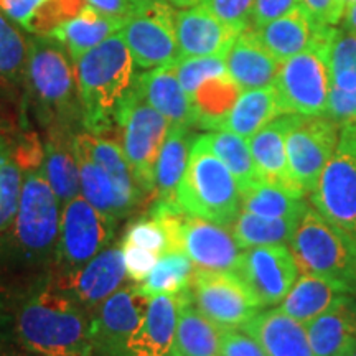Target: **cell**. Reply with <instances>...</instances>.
<instances>
[{
	"label": "cell",
	"instance_id": "obj_27",
	"mask_svg": "<svg viewBox=\"0 0 356 356\" xmlns=\"http://www.w3.org/2000/svg\"><path fill=\"white\" fill-rule=\"evenodd\" d=\"M122 19L102 13L91 6H84L76 15L56 25L47 37L55 38L66 48L73 61L84 53L121 32Z\"/></svg>",
	"mask_w": 356,
	"mask_h": 356
},
{
	"label": "cell",
	"instance_id": "obj_46",
	"mask_svg": "<svg viewBox=\"0 0 356 356\" xmlns=\"http://www.w3.org/2000/svg\"><path fill=\"white\" fill-rule=\"evenodd\" d=\"M121 248L124 262H126L127 279L132 280L134 284H140L150 274L154 266L157 264L160 256L155 254V252L147 251V249H142L127 243H121Z\"/></svg>",
	"mask_w": 356,
	"mask_h": 356
},
{
	"label": "cell",
	"instance_id": "obj_3",
	"mask_svg": "<svg viewBox=\"0 0 356 356\" xmlns=\"http://www.w3.org/2000/svg\"><path fill=\"white\" fill-rule=\"evenodd\" d=\"M83 126L92 134L111 131L115 114L136 83V63L118 35L74 61Z\"/></svg>",
	"mask_w": 356,
	"mask_h": 356
},
{
	"label": "cell",
	"instance_id": "obj_14",
	"mask_svg": "<svg viewBox=\"0 0 356 356\" xmlns=\"http://www.w3.org/2000/svg\"><path fill=\"white\" fill-rule=\"evenodd\" d=\"M234 274L246 284L261 307H273L286 299L299 277V266L286 244H269L241 252Z\"/></svg>",
	"mask_w": 356,
	"mask_h": 356
},
{
	"label": "cell",
	"instance_id": "obj_32",
	"mask_svg": "<svg viewBox=\"0 0 356 356\" xmlns=\"http://www.w3.org/2000/svg\"><path fill=\"white\" fill-rule=\"evenodd\" d=\"M279 115H282V109L273 84L248 89L236 99L220 131H229L249 140Z\"/></svg>",
	"mask_w": 356,
	"mask_h": 356
},
{
	"label": "cell",
	"instance_id": "obj_52",
	"mask_svg": "<svg viewBox=\"0 0 356 356\" xmlns=\"http://www.w3.org/2000/svg\"><path fill=\"white\" fill-rule=\"evenodd\" d=\"M167 2L175 8H188V7L198 6V3H202L203 0H167Z\"/></svg>",
	"mask_w": 356,
	"mask_h": 356
},
{
	"label": "cell",
	"instance_id": "obj_53",
	"mask_svg": "<svg viewBox=\"0 0 356 356\" xmlns=\"http://www.w3.org/2000/svg\"><path fill=\"white\" fill-rule=\"evenodd\" d=\"M6 307H7V299H6V296L2 293V291H0V314L6 310Z\"/></svg>",
	"mask_w": 356,
	"mask_h": 356
},
{
	"label": "cell",
	"instance_id": "obj_5",
	"mask_svg": "<svg viewBox=\"0 0 356 356\" xmlns=\"http://www.w3.org/2000/svg\"><path fill=\"white\" fill-rule=\"evenodd\" d=\"M291 251L304 273L356 297V238L325 220L310 204L292 236Z\"/></svg>",
	"mask_w": 356,
	"mask_h": 356
},
{
	"label": "cell",
	"instance_id": "obj_10",
	"mask_svg": "<svg viewBox=\"0 0 356 356\" xmlns=\"http://www.w3.org/2000/svg\"><path fill=\"white\" fill-rule=\"evenodd\" d=\"M119 37L126 43L137 68L172 66L180 60L175 10L167 0H147L124 20Z\"/></svg>",
	"mask_w": 356,
	"mask_h": 356
},
{
	"label": "cell",
	"instance_id": "obj_15",
	"mask_svg": "<svg viewBox=\"0 0 356 356\" xmlns=\"http://www.w3.org/2000/svg\"><path fill=\"white\" fill-rule=\"evenodd\" d=\"M126 279V262L121 244H111L79 269L61 270L53 280L51 287L92 312L101 302L118 292Z\"/></svg>",
	"mask_w": 356,
	"mask_h": 356
},
{
	"label": "cell",
	"instance_id": "obj_41",
	"mask_svg": "<svg viewBox=\"0 0 356 356\" xmlns=\"http://www.w3.org/2000/svg\"><path fill=\"white\" fill-rule=\"evenodd\" d=\"M24 168L0 142V233L10 228L19 210Z\"/></svg>",
	"mask_w": 356,
	"mask_h": 356
},
{
	"label": "cell",
	"instance_id": "obj_20",
	"mask_svg": "<svg viewBox=\"0 0 356 356\" xmlns=\"http://www.w3.org/2000/svg\"><path fill=\"white\" fill-rule=\"evenodd\" d=\"M180 293L150 297L144 320L119 356H173Z\"/></svg>",
	"mask_w": 356,
	"mask_h": 356
},
{
	"label": "cell",
	"instance_id": "obj_19",
	"mask_svg": "<svg viewBox=\"0 0 356 356\" xmlns=\"http://www.w3.org/2000/svg\"><path fill=\"white\" fill-rule=\"evenodd\" d=\"M239 33L241 32L218 19L203 3L175 12V35L180 58H225Z\"/></svg>",
	"mask_w": 356,
	"mask_h": 356
},
{
	"label": "cell",
	"instance_id": "obj_18",
	"mask_svg": "<svg viewBox=\"0 0 356 356\" xmlns=\"http://www.w3.org/2000/svg\"><path fill=\"white\" fill-rule=\"evenodd\" d=\"M181 251L190 257L197 269L234 273L241 257V248L225 226L188 216L181 222Z\"/></svg>",
	"mask_w": 356,
	"mask_h": 356
},
{
	"label": "cell",
	"instance_id": "obj_43",
	"mask_svg": "<svg viewBox=\"0 0 356 356\" xmlns=\"http://www.w3.org/2000/svg\"><path fill=\"white\" fill-rule=\"evenodd\" d=\"M122 243L134 244L147 251L162 256L170 251V238L163 222L152 215L134 221L124 234Z\"/></svg>",
	"mask_w": 356,
	"mask_h": 356
},
{
	"label": "cell",
	"instance_id": "obj_47",
	"mask_svg": "<svg viewBox=\"0 0 356 356\" xmlns=\"http://www.w3.org/2000/svg\"><path fill=\"white\" fill-rule=\"evenodd\" d=\"M297 7H300L299 0H254L251 26L252 29H261V26L280 19Z\"/></svg>",
	"mask_w": 356,
	"mask_h": 356
},
{
	"label": "cell",
	"instance_id": "obj_40",
	"mask_svg": "<svg viewBox=\"0 0 356 356\" xmlns=\"http://www.w3.org/2000/svg\"><path fill=\"white\" fill-rule=\"evenodd\" d=\"M29 60V40L15 25L0 12V76L19 81L25 78Z\"/></svg>",
	"mask_w": 356,
	"mask_h": 356
},
{
	"label": "cell",
	"instance_id": "obj_2",
	"mask_svg": "<svg viewBox=\"0 0 356 356\" xmlns=\"http://www.w3.org/2000/svg\"><path fill=\"white\" fill-rule=\"evenodd\" d=\"M61 204L40 168L24 172L15 220L0 238V262L42 269L56 262Z\"/></svg>",
	"mask_w": 356,
	"mask_h": 356
},
{
	"label": "cell",
	"instance_id": "obj_21",
	"mask_svg": "<svg viewBox=\"0 0 356 356\" xmlns=\"http://www.w3.org/2000/svg\"><path fill=\"white\" fill-rule=\"evenodd\" d=\"M332 29L333 26L317 24L304 8L297 7L280 19L252 30L275 60L282 63L328 40Z\"/></svg>",
	"mask_w": 356,
	"mask_h": 356
},
{
	"label": "cell",
	"instance_id": "obj_11",
	"mask_svg": "<svg viewBox=\"0 0 356 356\" xmlns=\"http://www.w3.org/2000/svg\"><path fill=\"white\" fill-rule=\"evenodd\" d=\"M340 126L328 115L292 114L286 137L289 170L304 193H312L335 152Z\"/></svg>",
	"mask_w": 356,
	"mask_h": 356
},
{
	"label": "cell",
	"instance_id": "obj_49",
	"mask_svg": "<svg viewBox=\"0 0 356 356\" xmlns=\"http://www.w3.org/2000/svg\"><path fill=\"white\" fill-rule=\"evenodd\" d=\"M144 2H147V0H86L88 6L122 20L129 19Z\"/></svg>",
	"mask_w": 356,
	"mask_h": 356
},
{
	"label": "cell",
	"instance_id": "obj_29",
	"mask_svg": "<svg viewBox=\"0 0 356 356\" xmlns=\"http://www.w3.org/2000/svg\"><path fill=\"white\" fill-rule=\"evenodd\" d=\"M74 157L79 167V184H81V197L89 204L101 211L111 220L121 221L136 210V207L124 198V195L115 186L114 180L108 172L84 152L81 147L71 139Z\"/></svg>",
	"mask_w": 356,
	"mask_h": 356
},
{
	"label": "cell",
	"instance_id": "obj_34",
	"mask_svg": "<svg viewBox=\"0 0 356 356\" xmlns=\"http://www.w3.org/2000/svg\"><path fill=\"white\" fill-rule=\"evenodd\" d=\"M341 296L345 293L338 292L323 279L304 273L297 277L286 299L279 304V309L305 325L332 309Z\"/></svg>",
	"mask_w": 356,
	"mask_h": 356
},
{
	"label": "cell",
	"instance_id": "obj_9",
	"mask_svg": "<svg viewBox=\"0 0 356 356\" xmlns=\"http://www.w3.org/2000/svg\"><path fill=\"white\" fill-rule=\"evenodd\" d=\"M327 47L325 40L279 65L273 86L282 114L327 115L330 91Z\"/></svg>",
	"mask_w": 356,
	"mask_h": 356
},
{
	"label": "cell",
	"instance_id": "obj_28",
	"mask_svg": "<svg viewBox=\"0 0 356 356\" xmlns=\"http://www.w3.org/2000/svg\"><path fill=\"white\" fill-rule=\"evenodd\" d=\"M220 337L221 328L198 310L190 289L181 292L173 356H220Z\"/></svg>",
	"mask_w": 356,
	"mask_h": 356
},
{
	"label": "cell",
	"instance_id": "obj_8",
	"mask_svg": "<svg viewBox=\"0 0 356 356\" xmlns=\"http://www.w3.org/2000/svg\"><path fill=\"white\" fill-rule=\"evenodd\" d=\"M310 202L325 220L356 238V122L340 126L337 149Z\"/></svg>",
	"mask_w": 356,
	"mask_h": 356
},
{
	"label": "cell",
	"instance_id": "obj_55",
	"mask_svg": "<svg viewBox=\"0 0 356 356\" xmlns=\"http://www.w3.org/2000/svg\"><path fill=\"white\" fill-rule=\"evenodd\" d=\"M348 356H356V345H355V348L350 351V353H348Z\"/></svg>",
	"mask_w": 356,
	"mask_h": 356
},
{
	"label": "cell",
	"instance_id": "obj_33",
	"mask_svg": "<svg viewBox=\"0 0 356 356\" xmlns=\"http://www.w3.org/2000/svg\"><path fill=\"white\" fill-rule=\"evenodd\" d=\"M71 139L66 142L63 136H56V134L51 136L44 144L43 160L40 165V170L47 178L51 190L55 191L61 208L81 195L79 167L76 157H74Z\"/></svg>",
	"mask_w": 356,
	"mask_h": 356
},
{
	"label": "cell",
	"instance_id": "obj_38",
	"mask_svg": "<svg viewBox=\"0 0 356 356\" xmlns=\"http://www.w3.org/2000/svg\"><path fill=\"white\" fill-rule=\"evenodd\" d=\"M195 270L197 267L184 251H165L150 274L137 286L149 297L180 293L190 289Z\"/></svg>",
	"mask_w": 356,
	"mask_h": 356
},
{
	"label": "cell",
	"instance_id": "obj_25",
	"mask_svg": "<svg viewBox=\"0 0 356 356\" xmlns=\"http://www.w3.org/2000/svg\"><path fill=\"white\" fill-rule=\"evenodd\" d=\"M305 328L314 356H348L356 345V299L345 293Z\"/></svg>",
	"mask_w": 356,
	"mask_h": 356
},
{
	"label": "cell",
	"instance_id": "obj_54",
	"mask_svg": "<svg viewBox=\"0 0 356 356\" xmlns=\"http://www.w3.org/2000/svg\"><path fill=\"white\" fill-rule=\"evenodd\" d=\"M355 2H356V0H343L345 7H346V6H350V3H355Z\"/></svg>",
	"mask_w": 356,
	"mask_h": 356
},
{
	"label": "cell",
	"instance_id": "obj_35",
	"mask_svg": "<svg viewBox=\"0 0 356 356\" xmlns=\"http://www.w3.org/2000/svg\"><path fill=\"white\" fill-rule=\"evenodd\" d=\"M241 92L243 89L229 78L228 73L204 81L191 97L197 127L204 131H220Z\"/></svg>",
	"mask_w": 356,
	"mask_h": 356
},
{
	"label": "cell",
	"instance_id": "obj_12",
	"mask_svg": "<svg viewBox=\"0 0 356 356\" xmlns=\"http://www.w3.org/2000/svg\"><path fill=\"white\" fill-rule=\"evenodd\" d=\"M118 221L111 220L81 195L61 208L60 244L56 264L61 270H76L111 246Z\"/></svg>",
	"mask_w": 356,
	"mask_h": 356
},
{
	"label": "cell",
	"instance_id": "obj_45",
	"mask_svg": "<svg viewBox=\"0 0 356 356\" xmlns=\"http://www.w3.org/2000/svg\"><path fill=\"white\" fill-rule=\"evenodd\" d=\"M220 356H267L261 345L241 328H221Z\"/></svg>",
	"mask_w": 356,
	"mask_h": 356
},
{
	"label": "cell",
	"instance_id": "obj_30",
	"mask_svg": "<svg viewBox=\"0 0 356 356\" xmlns=\"http://www.w3.org/2000/svg\"><path fill=\"white\" fill-rule=\"evenodd\" d=\"M195 137L191 127L170 124L155 165L154 203H177V188L188 165Z\"/></svg>",
	"mask_w": 356,
	"mask_h": 356
},
{
	"label": "cell",
	"instance_id": "obj_48",
	"mask_svg": "<svg viewBox=\"0 0 356 356\" xmlns=\"http://www.w3.org/2000/svg\"><path fill=\"white\" fill-rule=\"evenodd\" d=\"M300 7L317 24L325 26H338L345 12L343 0H299Z\"/></svg>",
	"mask_w": 356,
	"mask_h": 356
},
{
	"label": "cell",
	"instance_id": "obj_31",
	"mask_svg": "<svg viewBox=\"0 0 356 356\" xmlns=\"http://www.w3.org/2000/svg\"><path fill=\"white\" fill-rule=\"evenodd\" d=\"M84 6L86 0H0V12L25 32L48 35Z\"/></svg>",
	"mask_w": 356,
	"mask_h": 356
},
{
	"label": "cell",
	"instance_id": "obj_4",
	"mask_svg": "<svg viewBox=\"0 0 356 356\" xmlns=\"http://www.w3.org/2000/svg\"><path fill=\"white\" fill-rule=\"evenodd\" d=\"M177 204L188 216L231 226L243 210L238 181L216 157L204 134L195 137L186 170L177 188Z\"/></svg>",
	"mask_w": 356,
	"mask_h": 356
},
{
	"label": "cell",
	"instance_id": "obj_39",
	"mask_svg": "<svg viewBox=\"0 0 356 356\" xmlns=\"http://www.w3.org/2000/svg\"><path fill=\"white\" fill-rule=\"evenodd\" d=\"M204 136L216 157L233 173L241 193L259 180L248 139L229 131H207Z\"/></svg>",
	"mask_w": 356,
	"mask_h": 356
},
{
	"label": "cell",
	"instance_id": "obj_51",
	"mask_svg": "<svg viewBox=\"0 0 356 356\" xmlns=\"http://www.w3.org/2000/svg\"><path fill=\"white\" fill-rule=\"evenodd\" d=\"M340 26L356 35V2L345 7L343 17H341Z\"/></svg>",
	"mask_w": 356,
	"mask_h": 356
},
{
	"label": "cell",
	"instance_id": "obj_24",
	"mask_svg": "<svg viewBox=\"0 0 356 356\" xmlns=\"http://www.w3.org/2000/svg\"><path fill=\"white\" fill-rule=\"evenodd\" d=\"M241 330L254 338L267 356H314L305 325L280 309L259 312Z\"/></svg>",
	"mask_w": 356,
	"mask_h": 356
},
{
	"label": "cell",
	"instance_id": "obj_23",
	"mask_svg": "<svg viewBox=\"0 0 356 356\" xmlns=\"http://www.w3.org/2000/svg\"><path fill=\"white\" fill-rule=\"evenodd\" d=\"M291 121L292 114L279 115L249 139V149L259 180L304 197L305 193L297 186L289 170L286 137Z\"/></svg>",
	"mask_w": 356,
	"mask_h": 356
},
{
	"label": "cell",
	"instance_id": "obj_37",
	"mask_svg": "<svg viewBox=\"0 0 356 356\" xmlns=\"http://www.w3.org/2000/svg\"><path fill=\"white\" fill-rule=\"evenodd\" d=\"M241 197L243 211L264 218H302L309 207L300 195L264 180H256L249 185Z\"/></svg>",
	"mask_w": 356,
	"mask_h": 356
},
{
	"label": "cell",
	"instance_id": "obj_44",
	"mask_svg": "<svg viewBox=\"0 0 356 356\" xmlns=\"http://www.w3.org/2000/svg\"><path fill=\"white\" fill-rule=\"evenodd\" d=\"M203 6L238 32L251 29L254 0H203Z\"/></svg>",
	"mask_w": 356,
	"mask_h": 356
},
{
	"label": "cell",
	"instance_id": "obj_7",
	"mask_svg": "<svg viewBox=\"0 0 356 356\" xmlns=\"http://www.w3.org/2000/svg\"><path fill=\"white\" fill-rule=\"evenodd\" d=\"M115 126L121 132L119 144L126 155L142 193L154 195L155 165L165 140L170 122L150 108L132 88L115 114Z\"/></svg>",
	"mask_w": 356,
	"mask_h": 356
},
{
	"label": "cell",
	"instance_id": "obj_16",
	"mask_svg": "<svg viewBox=\"0 0 356 356\" xmlns=\"http://www.w3.org/2000/svg\"><path fill=\"white\" fill-rule=\"evenodd\" d=\"M150 297L134 286H122L91 312L95 351L119 356L134 332L139 328Z\"/></svg>",
	"mask_w": 356,
	"mask_h": 356
},
{
	"label": "cell",
	"instance_id": "obj_26",
	"mask_svg": "<svg viewBox=\"0 0 356 356\" xmlns=\"http://www.w3.org/2000/svg\"><path fill=\"white\" fill-rule=\"evenodd\" d=\"M225 63L229 78L243 91L270 86L280 65L252 29L239 33L226 53Z\"/></svg>",
	"mask_w": 356,
	"mask_h": 356
},
{
	"label": "cell",
	"instance_id": "obj_42",
	"mask_svg": "<svg viewBox=\"0 0 356 356\" xmlns=\"http://www.w3.org/2000/svg\"><path fill=\"white\" fill-rule=\"evenodd\" d=\"M173 66L178 81L185 89L190 99L193 97L195 91L208 79L228 73L226 71L225 58L221 56H193L180 58Z\"/></svg>",
	"mask_w": 356,
	"mask_h": 356
},
{
	"label": "cell",
	"instance_id": "obj_13",
	"mask_svg": "<svg viewBox=\"0 0 356 356\" xmlns=\"http://www.w3.org/2000/svg\"><path fill=\"white\" fill-rule=\"evenodd\" d=\"M190 292L198 310L220 328H241L262 309L234 273L197 269Z\"/></svg>",
	"mask_w": 356,
	"mask_h": 356
},
{
	"label": "cell",
	"instance_id": "obj_17",
	"mask_svg": "<svg viewBox=\"0 0 356 356\" xmlns=\"http://www.w3.org/2000/svg\"><path fill=\"white\" fill-rule=\"evenodd\" d=\"M328 91L327 115L338 126L356 122V35L333 26L327 47Z\"/></svg>",
	"mask_w": 356,
	"mask_h": 356
},
{
	"label": "cell",
	"instance_id": "obj_6",
	"mask_svg": "<svg viewBox=\"0 0 356 356\" xmlns=\"http://www.w3.org/2000/svg\"><path fill=\"white\" fill-rule=\"evenodd\" d=\"M25 81L44 113L58 124L83 122L74 61L55 38L35 35L29 40Z\"/></svg>",
	"mask_w": 356,
	"mask_h": 356
},
{
	"label": "cell",
	"instance_id": "obj_22",
	"mask_svg": "<svg viewBox=\"0 0 356 356\" xmlns=\"http://www.w3.org/2000/svg\"><path fill=\"white\" fill-rule=\"evenodd\" d=\"M134 89L150 108L175 126L197 127L193 102L181 88L173 66L147 70L137 74Z\"/></svg>",
	"mask_w": 356,
	"mask_h": 356
},
{
	"label": "cell",
	"instance_id": "obj_50",
	"mask_svg": "<svg viewBox=\"0 0 356 356\" xmlns=\"http://www.w3.org/2000/svg\"><path fill=\"white\" fill-rule=\"evenodd\" d=\"M7 315H3V312L0 314V356L6 353L12 341V335H15V328L12 327L10 322H8Z\"/></svg>",
	"mask_w": 356,
	"mask_h": 356
},
{
	"label": "cell",
	"instance_id": "obj_1",
	"mask_svg": "<svg viewBox=\"0 0 356 356\" xmlns=\"http://www.w3.org/2000/svg\"><path fill=\"white\" fill-rule=\"evenodd\" d=\"M15 338L33 356H92L91 312L47 287L30 296L15 315Z\"/></svg>",
	"mask_w": 356,
	"mask_h": 356
},
{
	"label": "cell",
	"instance_id": "obj_36",
	"mask_svg": "<svg viewBox=\"0 0 356 356\" xmlns=\"http://www.w3.org/2000/svg\"><path fill=\"white\" fill-rule=\"evenodd\" d=\"M299 221L300 218H264L241 210L229 228L239 248L248 249L291 243Z\"/></svg>",
	"mask_w": 356,
	"mask_h": 356
}]
</instances>
